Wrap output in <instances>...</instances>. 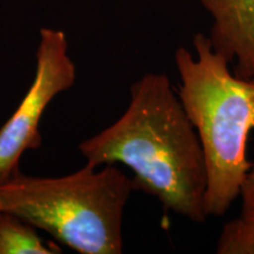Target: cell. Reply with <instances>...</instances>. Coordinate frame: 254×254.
<instances>
[{"instance_id":"1","label":"cell","mask_w":254,"mask_h":254,"mask_svg":"<svg viewBox=\"0 0 254 254\" xmlns=\"http://www.w3.org/2000/svg\"><path fill=\"white\" fill-rule=\"evenodd\" d=\"M79 151L91 166L129 168L135 190L154 196L168 213L195 224L208 219L201 145L164 73H146L133 82L125 112L80 142Z\"/></svg>"},{"instance_id":"2","label":"cell","mask_w":254,"mask_h":254,"mask_svg":"<svg viewBox=\"0 0 254 254\" xmlns=\"http://www.w3.org/2000/svg\"><path fill=\"white\" fill-rule=\"evenodd\" d=\"M192 46L174 52L177 92L204 153L206 214L220 218L238 200L252 164L247 150L254 131V79L237 75L206 34L195 33Z\"/></svg>"},{"instance_id":"3","label":"cell","mask_w":254,"mask_h":254,"mask_svg":"<svg viewBox=\"0 0 254 254\" xmlns=\"http://www.w3.org/2000/svg\"><path fill=\"white\" fill-rule=\"evenodd\" d=\"M132 177L118 165L86 164L64 177L19 172L0 184V211L8 212L81 254H122Z\"/></svg>"},{"instance_id":"4","label":"cell","mask_w":254,"mask_h":254,"mask_svg":"<svg viewBox=\"0 0 254 254\" xmlns=\"http://www.w3.org/2000/svg\"><path fill=\"white\" fill-rule=\"evenodd\" d=\"M75 78L77 69L65 32L41 28L33 81L17 110L0 127V184L19 172L25 152L40 147L44 112L57 95L74 85Z\"/></svg>"},{"instance_id":"5","label":"cell","mask_w":254,"mask_h":254,"mask_svg":"<svg viewBox=\"0 0 254 254\" xmlns=\"http://www.w3.org/2000/svg\"><path fill=\"white\" fill-rule=\"evenodd\" d=\"M199 1L212 19V45L237 75L254 79V0Z\"/></svg>"},{"instance_id":"6","label":"cell","mask_w":254,"mask_h":254,"mask_svg":"<svg viewBox=\"0 0 254 254\" xmlns=\"http://www.w3.org/2000/svg\"><path fill=\"white\" fill-rule=\"evenodd\" d=\"M238 199L239 213L221 228L217 254H254V161L247 172Z\"/></svg>"},{"instance_id":"7","label":"cell","mask_w":254,"mask_h":254,"mask_svg":"<svg viewBox=\"0 0 254 254\" xmlns=\"http://www.w3.org/2000/svg\"><path fill=\"white\" fill-rule=\"evenodd\" d=\"M23 219L0 211V254H58L62 247L45 241Z\"/></svg>"}]
</instances>
